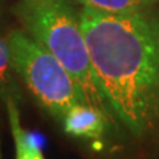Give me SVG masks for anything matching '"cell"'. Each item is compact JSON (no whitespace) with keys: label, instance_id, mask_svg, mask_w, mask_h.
Wrapping results in <instances>:
<instances>
[{"label":"cell","instance_id":"obj_5","mask_svg":"<svg viewBox=\"0 0 159 159\" xmlns=\"http://www.w3.org/2000/svg\"><path fill=\"white\" fill-rule=\"evenodd\" d=\"M4 101H6V105H7L9 125H11V130H12V135L15 141L16 159H44L39 145L33 142L32 137H29L23 130L21 125H20L19 110H17L16 102H15V98L7 97Z\"/></svg>","mask_w":159,"mask_h":159},{"label":"cell","instance_id":"obj_4","mask_svg":"<svg viewBox=\"0 0 159 159\" xmlns=\"http://www.w3.org/2000/svg\"><path fill=\"white\" fill-rule=\"evenodd\" d=\"M64 129L74 137L98 138L105 131L107 121L97 110L84 103L74 105L64 117Z\"/></svg>","mask_w":159,"mask_h":159},{"label":"cell","instance_id":"obj_6","mask_svg":"<svg viewBox=\"0 0 159 159\" xmlns=\"http://www.w3.org/2000/svg\"><path fill=\"white\" fill-rule=\"evenodd\" d=\"M84 7L110 13L134 12L159 4V0H76Z\"/></svg>","mask_w":159,"mask_h":159},{"label":"cell","instance_id":"obj_1","mask_svg":"<svg viewBox=\"0 0 159 159\" xmlns=\"http://www.w3.org/2000/svg\"><path fill=\"white\" fill-rule=\"evenodd\" d=\"M99 90L135 135L159 121V7L78 13Z\"/></svg>","mask_w":159,"mask_h":159},{"label":"cell","instance_id":"obj_7","mask_svg":"<svg viewBox=\"0 0 159 159\" xmlns=\"http://www.w3.org/2000/svg\"><path fill=\"white\" fill-rule=\"evenodd\" d=\"M11 69L13 70L7 37H3L0 34V97H3V99H6L7 97H13L12 92L15 89Z\"/></svg>","mask_w":159,"mask_h":159},{"label":"cell","instance_id":"obj_8","mask_svg":"<svg viewBox=\"0 0 159 159\" xmlns=\"http://www.w3.org/2000/svg\"><path fill=\"white\" fill-rule=\"evenodd\" d=\"M0 159H2V152H0Z\"/></svg>","mask_w":159,"mask_h":159},{"label":"cell","instance_id":"obj_2","mask_svg":"<svg viewBox=\"0 0 159 159\" xmlns=\"http://www.w3.org/2000/svg\"><path fill=\"white\" fill-rule=\"evenodd\" d=\"M25 32L49 51L78 86L84 103L107 121L116 114L99 90L78 13L66 0H20L16 8Z\"/></svg>","mask_w":159,"mask_h":159},{"label":"cell","instance_id":"obj_3","mask_svg":"<svg viewBox=\"0 0 159 159\" xmlns=\"http://www.w3.org/2000/svg\"><path fill=\"white\" fill-rule=\"evenodd\" d=\"M7 43L13 70L51 116L64 119L74 105L84 103L81 92L68 70L27 32L15 29L7 36Z\"/></svg>","mask_w":159,"mask_h":159}]
</instances>
